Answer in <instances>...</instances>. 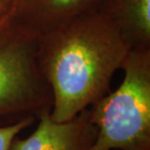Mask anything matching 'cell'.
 Segmentation results:
<instances>
[{"instance_id": "52a82bcc", "label": "cell", "mask_w": 150, "mask_h": 150, "mask_svg": "<svg viewBox=\"0 0 150 150\" xmlns=\"http://www.w3.org/2000/svg\"><path fill=\"white\" fill-rule=\"evenodd\" d=\"M37 120L33 118L23 119L21 121L14 123L12 125L2 126L0 127V150H9L10 146L15 139V137L19 136L21 132L25 130L36 123Z\"/></svg>"}, {"instance_id": "3957f363", "label": "cell", "mask_w": 150, "mask_h": 150, "mask_svg": "<svg viewBox=\"0 0 150 150\" xmlns=\"http://www.w3.org/2000/svg\"><path fill=\"white\" fill-rule=\"evenodd\" d=\"M34 31L0 18V127L38 119L52 108L50 87L36 61Z\"/></svg>"}, {"instance_id": "ba28073f", "label": "cell", "mask_w": 150, "mask_h": 150, "mask_svg": "<svg viewBox=\"0 0 150 150\" xmlns=\"http://www.w3.org/2000/svg\"><path fill=\"white\" fill-rule=\"evenodd\" d=\"M5 12V0H0V18L4 15Z\"/></svg>"}, {"instance_id": "277c9868", "label": "cell", "mask_w": 150, "mask_h": 150, "mask_svg": "<svg viewBox=\"0 0 150 150\" xmlns=\"http://www.w3.org/2000/svg\"><path fill=\"white\" fill-rule=\"evenodd\" d=\"M50 111L39 116L28 137H15L9 150H90L97 137L90 108L64 122L54 121Z\"/></svg>"}, {"instance_id": "8992f818", "label": "cell", "mask_w": 150, "mask_h": 150, "mask_svg": "<svg viewBox=\"0 0 150 150\" xmlns=\"http://www.w3.org/2000/svg\"><path fill=\"white\" fill-rule=\"evenodd\" d=\"M134 47L150 46V0H104L101 5Z\"/></svg>"}, {"instance_id": "5b68a950", "label": "cell", "mask_w": 150, "mask_h": 150, "mask_svg": "<svg viewBox=\"0 0 150 150\" xmlns=\"http://www.w3.org/2000/svg\"><path fill=\"white\" fill-rule=\"evenodd\" d=\"M104 0H5L2 17L38 35L86 12L97 9Z\"/></svg>"}, {"instance_id": "7a4b0ae2", "label": "cell", "mask_w": 150, "mask_h": 150, "mask_svg": "<svg viewBox=\"0 0 150 150\" xmlns=\"http://www.w3.org/2000/svg\"><path fill=\"white\" fill-rule=\"evenodd\" d=\"M124 78L90 108L97 137L90 150H150V46L130 51Z\"/></svg>"}, {"instance_id": "6da1fadb", "label": "cell", "mask_w": 150, "mask_h": 150, "mask_svg": "<svg viewBox=\"0 0 150 150\" xmlns=\"http://www.w3.org/2000/svg\"><path fill=\"white\" fill-rule=\"evenodd\" d=\"M133 47L101 6L39 34L36 61L52 93L51 118L71 120L110 92Z\"/></svg>"}]
</instances>
